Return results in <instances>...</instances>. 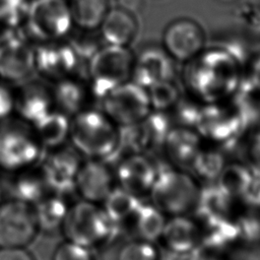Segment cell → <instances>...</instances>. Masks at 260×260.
I'll use <instances>...</instances> for the list:
<instances>
[{
	"label": "cell",
	"instance_id": "28",
	"mask_svg": "<svg viewBox=\"0 0 260 260\" xmlns=\"http://www.w3.org/2000/svg\"><path fill=\"white\" fill-rule=\"evenodd\" d=\"M151 107L164 109L174 104L179 95V89L172 78L159 80L149 86L147 90Z\"/></svg>",
	"mask_w": 260,
	"mask_h": 260
},
{
	"label": "cell",
	"instance_id": "3",
	"mask_svg": "<svg viewBox=\"0 0 260 260\" xmlns=\"http://www.w3.org/2000/svg\"><path fill=\"white\" fill-rule=\"evenodd\" d=\"M135 56L128 47L106 45L89 58L88 77L91 91L104 96L114 87L130 80Z\"/></svg>",
	"mask_w": 260,
	"mask_h": 260
},
{
	"label": "cell",
	"instance_id": "35",
	"mask_svg": "<svg viewBox=\"0 0 260 260\" xmlns=\"http://www.w3.org/2000/svg\"><path fill=\"white\" fill-rule=\"evenodd\" d=\"M3 200H2V190H1V187H0V203L2 202Z\"/></svg>",
	"mask_w": 260,
	"mask_h": 260
},
{
	"label": "cell",
	"instance_id": "5",
	"mask_svg": "<svg viewBox=\"0 0 260 260\" xmlns=\"http://www.w3.org/2000/svg\"><path fill=\"white\" fill-rule=\"evenodd\" d=\"M113 223L104 208L81 199L68 207L61 231L66 240L94 250L112 235Z\"/></svg>",
	"mask_w": 260,
	"mask_h": 260
},
{
	"label": "cell",
	"instance_id": "32",
	"mask_svg": "<svg viewBox=\"0 0 260 260\" xmlns=\"http://www.w3.org/2000/svg\"><path fill=\"white\" fill-rule=\"evenodd\" d=\"M0 260H35L25 247L0 248Z\"/></svg>",
	"mask_w": 260,
	"mask_h": 260
},
{
	"label": "cell",
	"instance_id": "7",
	"mask_svg": "<svg viewBox=\"0 0 260 260\" xmlns=\"http://www.w3.org/2000/svg\"><path fill=\"white\" fill-rule=\"evenodd\" d=\"M103 99L106 116L122 127L144 121L151 109L145 87L130 80L114 87Z\"/></svg>",
	"mask_w": 260,
	"mask_h": 260
},
{
	"label": "cell",
	"instance_id": "27",
	"mask_svg": "<svg viewBox=\"0 0 260 260\" xmlns=\"http://www.w3.org/2000/svg\"><path fill=\"white\" fill-rule=\"evenodd\" d=\"M27 8V0H0V25L15 29L23 24Z\"/></svg>",
	"mask_w": 260,
	"mask_h": 260
},
{
	"label": "cell",
	"instance_id": "33",
	"mask_svg": "<svg viewBox=\"0 0 260 260\" xmlns=\"http://www.w3.org/2000/svg\"><path fill=\"white\" fill-rule=\"evenodd\" d=\"M251 80L260 90V55L257 56L251 66Z\"/></svg>",
	"mask_w": 260,
	"mask_h": 260
},
{
	"label": "cell",
	"instance_id": "26",
	"mask_svg": "<svg viewBox=\"0 0 260 260\" xmlns=\"http://www.w3.org/2000/svg\"><path fill=\"white\" fill-rule=\"evenodd\" d=\"M159 252L153 242L142 239L124 244L117 255V260H159Z\"/></svg>",
	"mask_w": 260,
	"mask_h": 260
},
{
	"label": "cell",
	"instance_id": "2",
	"mask_svg": "<svg viewBox=\"0 0 260 260\" xmlns=\"http://www.w3.org/2000/svg\"><path fill=\"white\" fill-rule=\"evenodd\" d=\"M43 147L30 125L11 118L0 122V169L20 173L32 169Z\"/></svg>",
	"mask_w": 260,
	"mask_h": 260
},
{
	"label": "cell",
	"instance_id": "10",
	"mask_svg": "<svg viewBox=\"0 0 260 260\" xmlns=\"http://www.w3.org/2000/svg\"><path fill=\"white\" fill-rule=\"evenodd\" d=\"M78 56L64 39L40 43L35 49V70L43 77L59 81L73 75Z\"/></svg>",
	"mask_w": 260,
	"mask_h": 260
},
{
	"label": "cell",
	"instance_id": "30",
	"mask_svg": "<svg viewBox=\"0 0 260 260\" xmlns=\"http://www.w3.org/2000/svg\"><path fill=\"white\" fill-rule=\"evenodd\" d=\"M16 110V91L0 80V122L12 118Z\"/></svg>",
	"mask_w": 260,
	"mask_h": 260
},
{
	"label": "cell",
	"instance_id": "11",
	"mask_svg": "<svg viewBox=\"0 0 260 260\" xmlns=\"http://www.w3.org/2000/svg\"><path fill=\"white\" fill-rule=\"evenodd\" d=\"M114 174L104 160L88 159L80 164L74 190L82 200L101 203L114 189Z\"/></svg>",
	"mask_w": 260,
	"mask_h": 260
},
{
	"label": "cell",
	"instance_id": "4",
	"mask_svg": "<svg viewBox=\"0 0 260 260\" xmlns=\"http://www.w3.org/2000/svg\"><path fill=\"white\" fill-rule=\"evenodd\" d=\"M150 194L155 208L164 214L176 216L185 215L198 204L200 190L191 175L170 170L157 174Z\"/></svg>",
	"mask_w": 260,
	"mask_h": 260
},
{
	"label": "cell",
	"instance_id": "15",
	"mask_svg": "<svg viewBox=\"0 0 260 260\" xmlns=\"http://www.w3.org/2000/svg\"><path fill=\"white\" fill-rule=\"evenodd\" d=\"M55 109L52 90L41 83L25 84L16 91V110L20 120L32 126Z\"/></svg>",
	"mask_w": 260,
	"mask_h": 260
},
{
	"label": "cell",
	"instance_id": "13",
	"mask_svg": "<svg viewBox=\"0 0 260 260\" xmlns=\"http://www.w3.org/2000/svg\"><path fill=\"white\" fill-rule=\"evenodd\" d=\"M79 166L80 162H78L75 153L62 147L54 149L41 168L47 188L60 196L70 189H74Z\"/></svg>",
	"mask_w": 260,
	"mask_h": 260
},
{
	"label": "cell",
	"instance_id": "19",
	"mask_svg": "<svg viewBox=\"0 0 260 260\" xmlns=\"http://www.w3.org/2000/svg\"><path fill=\"white\" fill-rule=\"evenodd\" d=\"M168 250L180 253L194 249L199 239V229L185 215L172 216L166 221L160 238Z\"/></svg>",
	"mask_w": 260,
	"mask_h": 260
},
{
	"label": "cell",
	"instance_id": "18",
	"mask_svg": "<svg viewBox=\"0 0 260 260\" xmlns=\"http://www.w3.org/2000/svg\"><path fill=\"white\" fill-rule=\"evenodd\" d=\"M70 121L68 115L54 109L31 128L41 146L54 150L62 147L69 138Z\"/></svg>",
	"mask_w": 260,
	"mask_h": 260
},
{
	"label": "cell",
	"instance_id": "14",
	"mask_svg": "<svg viewBox=\"0 0 260 260\" xmlns=\"http://www.w3.org/2000/svg\"><path fill=\"white\" fill-rule=\"evenodd\" d=\"M156 177L157 172L153 164L138 153L123 160L117 171L122 189L136 197L150 193Z\"/></svg>",
	"mask_w": 260,
	"mask_h": 260
},
{
	"label": "cell",
	"instance_id": "21",
	"mask_svg": "<svg viewBox=\"0 0 260 260\" xmlns=\"http://www.w3.org/2000/svg\"><path fill=\"white\" fill-rule=\"evenodd\" d=\"M68 205L62 196L46 195L32 205L39 232L53 234L62 229L68 211Z\"/></svg>",
	"mask_w": 260,
	"mask_h": 260
},
{
	"label": "cell",
	"instance_id": "29",
	"mask_svg": "<svg viewBox=\"0 0 260 260\" xmlns=\"http://www.w3.org/2000/svg\"><path fill=\"white\" fill-rule=\"evenodd\" d=\"M52 260H96L93 249L66 240L54 251Z\"/></svg>",
	"mask_w": 260,
	"mask_h": 260
},
{
	"label": "cell",
	"instance_id": "24",
	"mask_svg": "<svg viewBox=\"0 0 260 260\" xmlns=\"http://www.w3.org/2000/svg\"><path fill=\"white\" fill-rule=\"evenodd\" d=\"M104 210L113 222L126 220L139 208L137 197L124 189H113L104 200Z\"/></svg>",
	"mask_w": 260,
	"mask_h": 260
},
{
	"label": "cell",
	"instance_id": "20",
	"mask_svg": "<svg viewBox=\"0 0 260 260\" xmlns=\"http://www.w3.org/2000/svg\"><path fill=\"white\" fill-rule=\"evenodd\" d=\"M52 95L55 107L68 116L86 109L84 104L87 99V88L73 75L56 81Z\"/></svg>",
	"mask_w": 260,
	"mask_h": 260
},
{
	"label": "cell",
	"instance_id": "16",
	"mask_svg": "<svg viewBox=\"0 0 260 260\" xmlns=\"http://www.w3.org/2000/svg\"><path fill=\"white\" fill-rule=\"evenodd\" d=\"M172 60L162 48L144 50L138 57H135L132 71L135 80L133 81L143 87H149L159 80L172 78Z\"/></svg>",
	"mask_w": 260,
	"mask_h": 260
},
{
	"label": "cell",
	"instance_id": "17",
	"mask_svg": "<svg viewBox=\"0 0 260 260\" xmlns=\"http://www.w3.org/2000/svg\"><path fill=\"white\" fill-rule=\"evenodd\" d=\"M99 29L106 44L129 47L138 32V21L127 8L114 7L109 9Z\"/></svg>",
	"mask_w": 260,
	"mask_h": 260
},
{
	"label": "cell",
	"instance_id": "22",
	"mask_svg": "<svg viewBox=\"0 0 260 260\" xmlns=\"http://www.w3.org/2000/svg\"><path fill=\"white\" fill-rule=\"evenodd\" d=\"M68 6L73 25L85 30L99 29L110 9L109 0H70Z\"/></svg>",
	"mask_w": 260,
	"mask_h": 260
},
{
	"label": "cell",
	"instance_id": "9",
	"mask_svg": "<svg viewBox=\"0 0 260 260\" xmlns=\"http://www.w3.org/2000/svg\"><path fill=\"white\" fill-rule=\"evenodd\" d=\"M205 42L204 29L196 20L180 17L165 27L161 48L173 60L186 63L203 52Z\"/></svg>",
	"mask_w": 260,
	"mask_h": 260
},
{
	"label": "cell",
	"instance_id": "34",
	"mask_svg": "<svg viewBox=\"0 0 260 260\" xmlns=\"http://www.w3.org/2000/svg\"><path fill=\"white\" fill-rule=\"evenodd\" d=\"M217 2H220V3H233V2H235V1H237V0H216Z\"/></svg>",
	"mask_w": 260,
	"mask_h": 260
},
{
	"label": "cell",
	"instance_id": "1",
	"mask_svg": "<svg viewBox=\"0 0 260 260\" xmlns=\"http://www.w3.org/2000/svg\"><path fill=\"white\" fill-rule=\"evenodd\" d=\"M69 138L76 152L89 159L104 160L121 143V133L103 112L84 109L73 115Z\"/></svg>",
	"mask_w": 260,
	"mask_h": 260
},
{
	"label": "cell",
	"instance_id": "6",
	"mask_svg": "<svg viewBox=\"0 0 260 260\" xmlns=\"http://www.w3.org/2000/svg\"><path fill=\"white\" fill-rule=\"evenodd\" d=\"M23 24L30 37L40 43L64 39L73 27L68 2L30 0Z\"/></svg>",
	"mask_w": 260,
	"mask_h": 260
},
{
	"label": "cell",
	"instance_id": "23",
	"mask_svg": "<svg viewBox=\"0 0 260 260\" xmlns=\"http://www.w3.org/2000/svg\"><path fill=\"white\" fill-rule=\"evenodd\" d=\"M30 170L17 173L19 177L13 183V192L15 194L14 199L34 205L46 196L48 188L41 171L37 174Z\"/></svg>",
	"mask_w": 260,
	"mask_h": 260
},
{
	"label": "cell",
	"instance_id": "8",
	"mask_svg": "<svg viewBox=\"0 0 260 260\" xmlns=\"http://www.w3.org/2000/svg\"><path fill=\"white\" fill-rule=\"evenodd\" d=\"M38 234L32 205L14 198L0 203V248L26 247Z\"/></svg>",
	"mask_w": 260,
	"mask_h": 260
},
{
	"label": "cell",
	"instance_id": "25",
	"mask_svg": "<svg viewBox=\"0 0 260 260\" xmlns=\"http://www.w3.org/2000/svg\"><path fill=\"white\" fill-rule=\"evenodd\" d=\"M135 215V225L138 239L153 242L160 238L166 223L164 213L154 206H139Z\"/></svg>",
	"mask_w": 260,
	"mask_h": 260
},
{
	"label": "cell",
	"instance_id": "12",
	"mask_svg": "<svg viewBox=\"0 0 260 260\" xmlns=\"http://www.w3.org/2000/svg\"><path fill=\"white\" fill-rule=\"evenodd\" d=\"M35 70V49L24 39L12 35L0 47V79L14 82Z\"/></svg>",
	"mask_w": 260,
	"mask_h": 260
},
{
	"label": "cell",
	"instance_id": "31",
	"mask_svg": "<svg viewBox=\"0 0 260 260\" xmlns=\"http://www.w3.org/2000/svg\"><path fill=\"white\" fill-rule=\"evenodd\" d=\"M250 203L260 204V169L251 170L250 178L242 195Z\"/></svg>",
	"mask_w": 260,
	"mask_h": 260
}]
</instances>
